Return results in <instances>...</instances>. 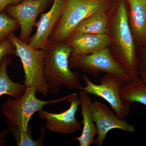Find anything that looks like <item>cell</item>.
<instances>
[{
    "label": "cell",
    "instance_id": "obj_10",
    "mask_svg": "<svg viewBox=\"0 0 146 146\" xmlns=\"http://www.w3.org/2000/svg\"><path fill=\"white\" fill-rule=\"evenodd\" d=\"M50 0H23L8 8L9 14L18 21L21 28L18 38L29 43L36 18L46 7Z\"/></svg>",
    "mask_w": 146,
    "mask_h": 146
},
{
    "label": "cell",
    "instance_id": "obj_7",
    "mask_svg": "<svg viewBox=\"0 0 146 146\" xmlns=\"http://www.w3.org/2000/svg\"><path fill=\"white\" fill-rule=\"evenodd\" d=\"M86 86L83 89L88 94L99 97L109 104L115 115L119 118L125 119L129 115L131 106L125 104L120 96L121 87L123 84L117 79L106 74L101 80L100 84L93 83L88 76H82Z\"/></svg>",
    "mask_w": 146,
    "mask_h": 146
},
{
    "label": "cell",
    "instance_id": "obj_3",
    "mask_svg": "<svg viewBox=\"0 0 146 146\" xmlns=\"http://www.w3.org/2000/svg\"><path fill=\"white\" fill-rule=\"evenodd\" d=\"M107 0H65L60 20L51 35L49 42H65L77 26L95 13L104 11Z\"/></svg>",
    "mask_w": 146,
    "mask_h": 146
},
{
    "label": "cell",
    "instance_id": "obj_11",
    "mask_svg": "<svg viewBox=\"0 0 146 146\" xmlns=\"http://www.w3.org/2000/svg\"><path fill=\"white\" fill-rule=\"evenodd\" d=\"M65 1L54 0L50 10L41 15L36 32L30 39L29 44L31 46L45 50L49 44V39L63 13Z\"/></svg>",
    "mask_w": 146,
    "mask_h": 146
},
{
    "label": "cell",
    "instance_id": "obj_22",
    "mask_svg": "<svg viewBox=\"0 0 146 146\" xmlns=\"http://www.w3.org/2000/svg\"><path fill=\"white\" fill-rule=\"evenodd\" d=\"M138 70L146 67V48L138 58Z\"/></svg>",
    "mask_w": 146,
    "mask_h": 146
},
{
    "label": "cell",
    "instance_id": "obj_4",
    "mask_svg": "<svg viewBox=\"0 0 146 146\" xmlns=\"http://www.w3.org/2000/svg\"><path fill=\"white\" fill-rule=\"evenodd\" d=\"M8 38L23 65L24 84L27 87H34L37 93L47 97L48 91L44 74L45 50L36 48L23 42L13 33L9 35Z\"/></svg>",
    "mask_w": 146,
    "mask_h": 146
},
{
    "label": "cell",
    "instance_id": "obj_23",
    "mask_svg": "<svg viewBox=\"0 0 146 146\" xmlns=\"http://www.w3.org/2000/svg\"><path fill=\"white\" fill-rule=\"evenodd\" d=\"M138 74L140 80L146 84V67L139 69Z\"/></svg>",
    "mask_w": 146,
    "mask_h": 146
},
{
    "label": "cell",
    "instance_id": "obj_13",
    "mask_svg": "<svg viewBox=\"0 0 146 146\" xmlns=\"http://www.w3.org/2000/svg\"><path fill=\"white\" fill-rule=\"evenodd\" d=\"M78 94L80 102L82 116V130L80 136L73 138L72 141H78L80 146H89L94 144L98 130L93 119V104L88 93L83 89Z\"/></svg>",
    "mask_w": 146,
    "mask_h": 146
},
{
    "label": "cell",
    "instance_id": "obj_5",
    "mask_svg": "<svg viewBox=\"0 0 146 146\" xmlns=\"http://www.w3.org/2000/svg\"><path fill=\"white\" fill-rule=\"evenodd\" d=\"M36 91L33 87H27L23 95L18 98H8L0 106V110L7 121L21 129L27 130L29 123L36 112L46 105L58 103L68 100L70 95L52 100L44 101L36 96Z\"/></svg>",
    "mask_w": 146,
    "mask_h": 146
},
{
    "label": "cell",
    "instance_id": "obj_24",
    "mask_svg": "<svg viewBox=\"0 0 146 146\" xmlns=\"http://www.w3.org/2000/svg\"><path fill=\"white\" fill-rule=\"evenodd\" d=\"M145 1H146V0H145Z\"/></svg>",
    "mask_w": 146,
    "mask_h": 146
},
{
    "label": "cell",
    "instance_id": "obj_1",
    "mask_svg": "<svg viewBox=\"0 0 146 146\" xmlns=\"http://www.w3.org/2000/svg\"><path fill=\"white\" fill-rule=\"evenodd\" d=\"M44 74L48 93L58 96L64 86L70 90H81L78 72H72L70 59L72 49L65 42L49 44L45 49Z\"/></svg>",
    "mask_w": 146,
    "mask_h": 146
},
{
    "label": "cell",
    "instance_id": "obj_19",
    "mask_svg": "<svg viewBox=\"0 0 146 146\" xmlns=\"http://www.w3.org/2000/svg\"><path fill=\"white\" fill-rule=\"evenodd\" d=\"M19 27L18 21L10 18L5 13H0V44Z\"/></svg>",
    "mask_w": 146,
    "mask_h": 146
},
{
    "label": "cell",
    "instance_id": "obj_21",
    "mask_svg": "<svg viewBox=\"0 0 146 146\" xmlns=\"http://www.w3.org/2000/svg\"><path fill=\"white\" fill-rule=\"evenodd\" d=\"M23 0H0V13L7 6L11 4H17Z\"/></svg>",
    "mask_w": 146,
    "mask_h": 146
},
{
    "label": "cell",
    "instance_id": "obj_2",
    "mask_svg": "<svg viewBox=\"0 0 146 146\" xmlns=\"http://www.w3.org/2000/svg\"><path fill=\"white\" fill-rule=\"evenodd\" d=\"M113 35L116 46L114 57L124 68L131 81H137L138 76V58L129 23L124 3L120 2L114 19Z\"/></svg>",
    "mask_w": 146,
    "mask_h": 146
},
{
    "label": "cell",
    "instance_id": "obj_17",
    "mask_svg": "<svg viewBox=\"0 0 146 146\" xmlns=\"http://www.w3.org/2000/svg\"><path fill=\"white\" fill-rule=\"evenodd\" d=\"M108 19L104 11L95 13L81 22L73 33L106 34Z\"/></svg>",
    "mask_w": 146,
    "mask_h": 146
},
{
    "label": "cell",
    "instance_id": "obj_16",
    "mask_svg": "<svg viewBox=\"0 0 146 146\" xmlns=\"http://www.w3.org/2000/svg\"><path fill=\"white\" fill-rule=\"evenodd\" d=\"M120 96L125 104L131 106L139 103L146 106V84L140 80L123 84L121 87Z\"/></svg>",
    "mask_w": 146,
    "mask_h": 146
},
{
    "label": "cell",
    "instance_id": "obj_6",
    "mask_svg": "<svg viewBox=\"0 0 146 146\" xmlns=\"http://www.w3.org/2000/svg\"><path fill=\"white\" fill-rule=\"evenodd\" d=\"M69 62L70 68H80L84 72L95 77L99 76L103 72L123 84L131 81L124 68L116 60L108 47L85 55H70Z\"/></svg>",
    "mask_w": 146,
    "mask_h": 146
},
{
    "label": "cell",
    "instance_id": "obj_15",
    "mask_svg": "<svg viewBox=\"0 0 146 146\" xmlns=\"http://www.w3.org/2000/svg\"><path fill=\"white\" fill-rule=\"evenodd\" d=\"M11 61V58L6 55L0 66V97L8 95L13 98H18L23 95L27 87L25 84L13 82L9 77L7 68Z\"/></svg>",
    "mask_w": 146,
    "mask_h": 146
},
{
    "label": "cell",
    "instance_id": "obj_8",
    "mask_svg": "<svg viewBox=\"0 0 146 146\" xmlns=\"http://www.w3.org/2000/svg\"><path fill=\"white\" fill-rule=\"evenodd\" d=\"M70 106L65 111L58 113L48 112L43 109L38 112L39 118L45 120L46 129L53 133L63 136L71 135L81 130L82 123L76 118L80 105L77 93H73L68 99Z\"/></svg>",
    "mask_w": 146,
    "mask_h": 146
},
{
    "label": "cell",
    "instance_id": "obj_9",
    "mask_svg": "<svg viewBox=\"0 0 146 146\" xmlns=\"http://www.w3.org/2000/svg\"><path fill=\"white\" fill-rule=\"evenodd\" d=\"M93 104V119L98 130L97 137L94 143L96 146L102 145L108 133L112 129H119L128 133L136 131L134 125L117 117L106 104L98 100H95Z\"/></svg>",
    "mask_w": 146,
    "mask_h": 146
},
{
    "label": "cell",
    "instance_id": "obj_14",
    "mask_svg": "<svg viewBox=\"0 0 146 146\" xmlns=\"http://www.w3.org/2000/svg\"><path fill=\"white\" fill-rule=\"evenodd\" d=\"M130 19L134 35L139 41L146 42V1L128 0Z\"/></svg>",
    "mask_w": 146,
    "mask_h": 146
},
{
    "label": "cell",
    "instance_id": "obj_12",
    "mask_svg": "<svg viewBox=\"0 0 146 146\" xmlns=\"http://www.w3.org/2000/svg\"><path fill=\"white\" fill-rule=\"evenodd\" d=\"M65 43L72 48L71 56L85 55L107 48L112 40L107 34L73 33Z\"/></svg>",
    "mask_w": 146,
    "mask_h": 146
},
{
    "label": "cell",
    "instance_id": "obj_20",
    "mask_svg": "<svg viewBox=\"0 0 146 146\" xmlns=\"http://www.w3.org/2000/svg\"><path fill=\"white\" fill-rule=\"evenodd\" d=\"M14 53V48L8 38L5 39L0 44V66L4 57Z\"/></svg>",
    "mask_w": 146,
    "mask_h": 146
},
{
    "label": "cell",
    "instance_id": "obj_18",
    "mask_svg": "<svg viewBox=\"0 0 146 146\" xmlns=\"http://www.w3.org/2000/svg\"><path fill=\"white\" fill-rule=\"evenodd\" d=\"M8 128L7 130L13 135L18 146H42L44 145L45 128H41V134L39 139L34 140L31 137V129L29 127L27 130L21 129L7 121Z\"/></svg>",
    "mask_w": 146,
    "mask_h": 146
}]
</instances>
